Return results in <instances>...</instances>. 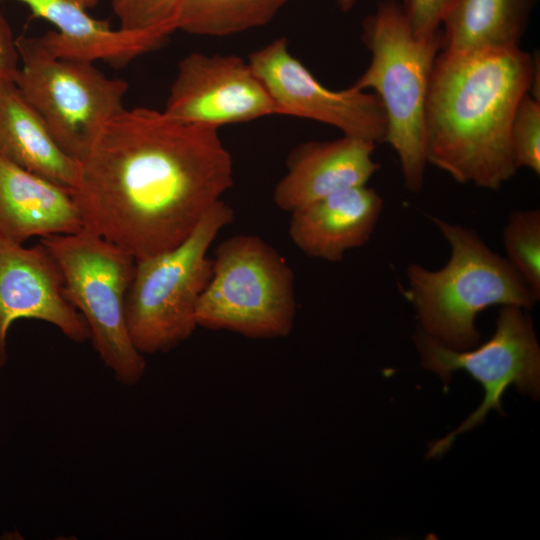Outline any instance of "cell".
I'll list each match as a JSON object with an SVG mask.
<instances>
[{"label":"cell","mask_w":540,"mask_h":540,"mask_svg":"<svg viewBox=\"0 0 540 540\" xmlns=\"http://www.w3.org/2000/svg\"><path fill=\"white\" fill-rule=\"evenodd\" d=\"M358 0H337V5L342 12H348L351 10Z\"/></svg>","instance_id":"d4e9b609"},{"label":"cell","mask_w":540,"mask_h":540,"mask_svg":"<svg viewBox=\"0 0 540 540\" xmlns=\"http://www.w3.org/2000/svg\"><path fill=\"white\" fill-rule=\"evenodd\" d=\"M293 0H183L176 30L224 37L268 24Z\"/></svg>","instance_id":"d6986e66"},{"label":"cell","mask_w":540,"mask_h":540,"mask_svg":"<svg viewBox=\"0 0 540 540\" xmlns=\"http://www.w3.org/2000/svg\"><path fill=\"white\" fill-rule=\"evenodd\" d=\"M39 241L57 263L63 295L85 319L100 359L118 382L137 384L146 362L130 339L125 314L136 258L84 228Z\"/></svg>","instance_id":"8992f818"},{"label":"cell","mask_w":540,"mask_h":540,"mask_svg":"<svg viewBox=\"0 0 540 540\" xmlns=\"http://www.w3.org/2000/svg\"><path fill=\"white\" fill-rule=\"evenodd\" d=\"M0 153L68 189L75 183L79 161L60 148L11 80L0 82Z\"/></svg>","instance_id":"e0dca14e"},{"label":"cell","mask_w":540,"mask_h":540,"mask_svg":"<svg viewBox=\"0 0 540 540\" xmlns=\"http://www.w3.org/2000/svg\"><path fill=\"white\" fill-rule=\"evenodd\" d=\"M361 40L371 59L351 86L378 96L387 119L386 142L397 154L406 189L418 193L428 165L425 107L441 32L417 36L402 3L382 0L364 18Z\"/></svg>","instance_id":"277c9868"},{"label":"cell","mask_w":540,"mask_h":540,"mask_svg":"<svg viewBox=\"0 0 540 540\" xmlns=\"http://www.w3.org/2000/svg\"><path fill=\"white\" fill-rule=\"evenodd\" d=\"M382 209L383 199L373 188L341 190L292 211L289 236L305 255L339 262L370 240Z\"/></svg>","instance_id":"5bb4252c"},{"label":"cell","mask_w":540,"mask_h":540,"mask_svg":"<svg viewBox=\"0 0 540 540\" xmlns=\"http://www.w3.org/2000/svg\"><path fill=\"white\" fill-rule=\"evenodd\" d=\"M420 365L447 385L455 371H465L484 390L481 405L454 431L429 443L427 458L446 453L455 438L482 424L491 410L504 415L501 400L512 385L521 393L540 395V347L528 309L502 305L489 340L468 350H454L416 328L413 335Z\"/></svg>","instance_id":"9c48e42d"},{"label":"cell","mask_w":540,"mask_h":540,"mask_svg":"<svg viewBox=\"0 0 540 540\" xmlns=\"http://www.w3.org/2000/svg\"><path fill=\"white\" fill-rule=\"evenodd\" d=\"M14 83L70 157L80 161L104 126L124 109L128 83L108 78L93 62L50 54L38 36L16 38Z\"/></svg>","instance_id":"ba28073f"},{"label":"cell","mask_w":540,"mask_h":540,"mask_svg":"<svg viewBox=\"0 0 540 540\" xmlns=\"http://www.w3.org/2000/svg\"><path fill=\"white\" fill-rule=\"evenodd\" d=\"M81 229L70 189L23 169L0 153V239L23 244L34 236Z\"/></svg>","instance_id":"2e32d148"},{"label":"cell","mask_w":540,"mask_h":540,"mask_svg":"<svg viewBox=\"0 0 540 540\" xmlns=\"http://www.w3.org/2000/svg\"><path fill=\"white\" fill-rule=\"evenodd\" d=\"M15 41L9 23L0 13V82L14 81L18 71L19 56Z\"/></svg>","instance_id":"cb8c5ba5"},{"label":"cell","mask_w":540,"mask_h":540,"mask_svg":"<svg viewBox=\"0 0 540 540\" xmlns=\"http://www.w3.org/2000/svg\"><path fill=\"white\" fill-rule=\"evenodd\" d=\"M19 319L57 327L76 343L90 338L83 316L63 295L60 269L39 241L31 247L0 239V369L8 360L7 333Z\"/></svg>","instance_id":"7c38bea8"},{"label":"cell","mask_w":540,"mask_h":540,"mask_svg":"<svg viewBox=\"0 0 540 540\" xmlns=\"http://www.w3.org/2000/svg\"><path fill=\"white\" fill-rule=\"evenodd\" d=\"M375 147L346 135L299 144L288 155L287 172L274 189V203L292 212L338 191L366 185L381 167L372 158Z\"/></svg>","instance_id":"4fadbf2b"},{"label":"cell","mask_w":540,"mask_h":540,"mask_svg":"<svg viewBox=\"0 0 540 540\" xmlns=\"http://www.w3.org/2000/svg\"><path fill=\"white\" fill-rule=\"evenodd\" d=\"M233 180L218 129L136 107L104 126L70 190L83 228L139 259L184 241Z\"/></svg>","instance_id":"6da1fadb"},{"label":"cell","mask_w":540,"mask_h":540,"mask_svg":"<svg viewBox=\"0 0 540 540\" xmlns=\"http://www.w3.org/2000/svg\"><path fill=\"white\" fill-rule=\"evenodd\" d=\"M294 280L285 258L262 238L229 237L215 250L197 326L253 339L286 337L296 316Z\"/></svg>","instance_id":"52a82bcc"},{"label":"cell","mask_w":540,"mask_h":540,"mask_svg":"<svg viewBox=\"0 0 540 540\" xmlns=\"http://www.w3.org/2000/svg\"><path fill=\"white\" fill-rule=\"evenodd\" d=\"M248 62L272 98L276 114L330 125L375 145L386 142L387 119L378 96L353 86L327 88L291 54L285 37L253 52Z\"/></svg>","instance_id":"30bf717a"},{"label":"cell","mask_w":540,"mask_h":540,"mask_svg":"<svg viewBox=\"0 0 540 540\" xmlns=\"http://www.w3.org/2000/svg\"><path fill=\"white\" fill-rule=\"evenodd\" d=\"M35 17L54 25L38 36L44 48L59 58L94 62L103 60L120 66L158 47L170 35L166 30L142 33L113 30L91 17L76 0H17Z\"/></svg>","instance_id":"9a60e30c"},{"label":"cell","mask_w":540,"mask_h":540,"mask_svg":"<svg viewBox=\"0 0 540 540\" xmlns=\"http://www.w3.org/2000/svg\"><path fill=\"white\" fill-rule=\"evenodd\" d=\"M76 1L79 2L81 5H83L85 8H90L96 5L99 0H76Z\"/></svg>","instance_id":"484cf974"},{"label":"cell","mask_w":540,"mask_h":540,"mask_svg":"<svg viewBox=\"0 0 540 540\" xmlns=\"http://www.w3.org/2000/svg\"><path fill=\"white\" fill-rule=\"evenodd\" d=\"M233 218L231 206L220 200L179 245L136 259L125 314L130 339L141 354L166 353L192 335L212 274L208 250Z\"/></svg>","instance_id":"5b68a950"},{"label":"cell","mask_w":540,"mask_h":540,"mask_svg":"<svg viewBox=\"0 0 540 540\" xmlns=\"http://www.w3.org/2000/svg\"><path fill=\"white\" fill-rule=\"evenodd\" d=\"M506 259L540 300V210H517L509 214L503 229Z\"/></svg>","instance_id":"ffe728a7"},{"label":"cell","mask_w":540,"mask_h":540,"mask_svg":"<svg viewBox=\"0 0 540 540\" xmlns=\"http://www.w3.org/2000/svg\"><path fill=\"white\" fill-rule=\"evenodd\" d=\"M510 145L516 168L540 174V100L527 93L519 102L510 128Z\"/></svg>","instance_id":"7402d4cb"},{"label":"cell","mask_w":540,"mask_h":540,"mask_svg":"<svg viewBox=\"0 0 540 540\" xmlns=\"http://www.w3.org/2000/svg\"><path fill=\"white\" fill-rule=\"evenodd\" d=\"M458 0H403V9L412 31L429 36L440 31L443 21Z\"/></svg>","instance_id":"603a6c76"},{"label":"cell","mask_w":540,"mask_h":540,"mask_svg":"<svg viewBox=\"0 0 540 540\" xmlns=\"http://www.w3.org/2000/svg\"><path fill=\"white\" fill-rule=\"evenodd\" d=\"M183 0H110L119 28L142 33L176 30V19Z\"/></svg>","instance_id":"44dd1931"},{"label":"cell","mask_w":540,"mask_h":540,"mask_svg":"<svg viewBox=\"0 0 540 540\" xmlns=\"http://www.w3.org/2000/svg\"><path fill=\"white\" fill-rule=\"evenodd\" d=\"M538 0H458L442 23L441 50L520 47Z\"/></svg>","instance_id":"ac0fdd59"},{"label":"cell","mask_w":540,"mask_h":540,"mask_svg":"<svg viewBox=\"0 0 540 540\" xmlns=\"http://www.w3.org/2000/svg\"><path fill=\"white\" fill-rule=\"evenodd\" d=\"M163 111L215 129L276 114L272 98L248 61L236 55L202 53L179 62Z\"/></svg>","instance_id":"8fae6325"},{"label":"cell","mask_w":540,"mask_h":540,"mask_svg":"<svg viewBox=\"0 0 540 540\" xmlns=\"http://www.w3.org/2000/svg\"><path fill=\"white\" fill-rule=\"evenodd\" d=\"M451 247L447 263L430 270L406 268L409 301L418 328L448 348L462 351L478 345L477 315L494 305L530 309L537 301L508 260L495 253L478 233L430 216Z\"/></svg>","instance_id":"3957f363"},{"label":"cell","mask_w":540,"mask_h":540,"mask_svg":"<svg viewBox=\"0 0 540 540\" xmlns=\"http://www.w3.org/2000/svg\"><path fill=\"white\" fill-rule=\"evenodd\" d=\"M533 70V54L520 47L441 50L425 107L427 163L458 183L501 188L517 170L510 128Z\"/></svg>","instance_id":"7a4b0ae2"}]
</instances>
